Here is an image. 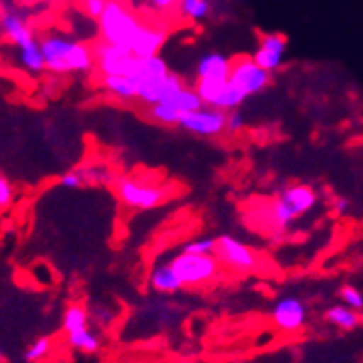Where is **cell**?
<instances>
[{
    "label": "cell",
    "mask_w": 363,
    "mask_h": 363,
    "mask_svg": "<svg viewBox=\"0 0 363 363\" xmlns=\"http://www.w3.org/2000/svg\"><path fill=\"white\" fill-rule=\"evenodd\" d=\"M47 71L54 74H78L95 67L93 48L63 34H47L39 39Z\"/></svg>",
    "instance_id": "6da1fadb"
},
{
    "label": "cell",
    "mask_w": 363,
    "mask_h": 363,
    "mask_svg": "<svg viewBox=\"0 0 363 363\" xmlns=\"http://www.w3.org/2000/svg\"><path fill=\"white\" fill-rule=\"evenodd\" d=\"M96 23H99V34H101L102 41L125 48L130 52H132L139 32L143 28V23L125 4H121L117 0H108L104 13Z\"/></svg>",
    "instance_id": "7a4b0ae2"
},
{
    "label": "cell",
    "mask_w": 363,
    "mask_h": 363,
    "mask_svg": "<svg viewBox=\"0 0 363 363\" xmlns=\"http://www.w3.org/2000/svg\"><path fill=\"white\" fill-rule=\"evenodd\" d=\"M319 196L315 189L304 184H293L278 193V196L269 206V217L278 228H287L293 220L306 216L315 208Z\"/></svg>",
    "instance_id": "3957f363"
},
{
    "label": "cell",
    "mask_w": 363,
    "mask_h": 363,
    "mask_svg": "<svg viewBox=\"0 0 363 363\" xmlns=\"http://www.w3.org/2000/svg\"><path fill=\"white\" fill-rule=\"evenodd\" d=\"M171 265L177 271L184 287L201 286V284L210 282L219 272L217 256H199V254L182 252L171 259Z\"/></svg>",
    "instance_id": "277c9868"
},
{
    "label": "cell",
    "mask_w": 363,
    "mask_h": 363,
    "mask_svg": "<svg viewBox=\"0 0 363 363\" xmlns=\"http://www.w3.org/2000/svg\"><path fill=\"white\" fill-rule=\"evenodd\" d=\"M195 89L202 99V102H204V106L226 111V113L232 110H238L247 99L232 82L219 80V78H201V80H196Z\"/></svg>",
    "instance_id": "5b68a950"
},
{
    "label": "cell",
    "mask_w": 363,
    "mask_h": 363,
    "mask_svg": "<svg viewBox=\"0 0 363 363\" xmlns=\"http://www.w3.org/2000/svg\"><path fill=\"white\" fill-rule=\"evenodd\" d=\"M115 189L119 201L132 210H152L167 199V189L162 186H147L134 178H119Z\"/></svg>",
    "instance_id": "8992f818"
},
{
    "label": "cell",
    "mask_w": 363,
    "mask_h": 363,
    "mask_svg": "<svg viewBox=\"0 0 363 363\" xmlns=\"http://www.w3.org/2000/svg\"><path fill=\"white\" fill-rule=\"evenodd\" d=\"M93 54L95 67L101 77H130L138 63V56L130 50L106 43L102 39L93 47Z\"/></svg>",
    "instance_id": "52a82bcc"
},
{
    "label": "cell",
    "mask_w": 363,
    "mask_h": 363,
    "mask_svg": "<svg viewBox=\"0 0 363 363\" xmlns=\"http://www.w3.org/2000/svg\"><path fill=\"white\" fill-rule=\"evenodd\" d=\"M247 99L262 93L271 82V72L262 69L254 57H238L232 65V72L228 78Z\"/></svg>",
    "instance_id": "ba28073f"
},
{
    "label": "cell",
    "mask_w": 363,
    "mask_h": 363,
    "mask_svg": "<svg viewBox=\"0 0 363 363\" xmlns=\"http://www.w3.org/2000/svg\"><path fill=\"white\" fill-rule=\"evenodd\" d=\"M178 126L199 138H217L226 132V111L202 106L201 110L182 115Z\"/></svg>",
    "instance_id": "9c48e42d"
},
{
    "label": "cell",
    "mask_w": 363,
    "mask_h": 363,
    "mask_svg": "<svg viewBox=\"0 0 363 363\" xmlns=\"http://www.w3.org/2000/svg\"><path fill=\"white\" fill-rule=\"evenodd\" d=\"M216 256L220 263H225L226 267L238 272H250L258 263L256 254L252 252L250 247L228 234L217 238Z\"/></svg>",
    "instance_id": "30bf717a"
},
{
    "label": "cell",
    "mask_w": 363,
    "mask_h": 363,
    "mask_svg": "<svg viewBox=\"0 0 363 363\" xmlns=\"http://www.w3.org/2000/svg\"><path fill=\"white\" fill-rule=\"evenodd\" d=\"M0 30H2V38L10 45H13L17 50L34 47L39 43V39L35 38L34 30L30 28L26 17L17 8H4L2 17H0Z\"/></svg>",
    "instance_id": "8fae6325"
},
{
    "label": "cell",
    "mask_w": 363,
    "mask_h": 363,
    "mask_svg": "<svg viewBox=\"0 0 363 363\" xmlns=\"http://www.w3.org/2000/svg\"><path fill=\"white\" fill-rule=\"evenodd\" d=\"M272 323L278 330H282L286 334H293L304 328L308 319L306 304L298 296H282L280 301L272 306L271 311Z\"/></svg>",
    "instance_id": "7c38bea8"
},
{
    "label": "cell",
    "mask_w": 363,
    "mask_h": 363,
    "mask_svg": "<svg viewBox=\"0 0 363 363\" xmlns=\"http://www.w3.org/2000/svg\"><path fill=\"white\" fill-rule=\"evenodd\" d=\"M287 50V39L282 34H262L256 52L252 54L254 62L267 72H274L284 65Z\"/></svg>",
    "instance_id": "4fadbf2b"
},
{
    "label": "cell",
    "mask_w": 363,
    "mask_h": 363,
    "mask_svg": "<svg viewBox=\"0 0 363 363\" xmlns=\"http://www.w3.org/2000/svg\"><path fill=\"white\" fill-rule=\"evenodd\" d=\"M182 87H186L184 86V80L178 74H174V72H169L165 77L158 78V80L147 82V84L139 87L138 99L145 106H154L158 104V102L169 101Z\"/></svg>",
    "instance_id": "5bb4252c"
},
{
    "label": "cell",
    "mask_w": 363,
    "mask_h": 363,
    "mask_svg": "<svg viewBox=\"0 0 363 363\" xmlns=\"http://www.w3.org/2000/svg\"><path fill=\"white\" fill-rule=\"evenodd\" d=\"M234 62L228 56L220 52H210L196 62V78H219V80H228L232 72Z\"/></svg>",
    "instance_id": "9a60e30c"
},
{
    "label": "cell",
    "mask_w": 363,
    "mask_h": 363,
    "mask_svg": "<svg viewBox=\"0 0 363 363\" xmlns=\"http://www.w3.org/2000/svg\"><path fill=\"white\" fill-rule=\"evenodd\" d=\"M165 41H167V34L163 30L143 24V28L139 32L134 47H132V54L138 57L160 56V50L165 45Z\"/></svg>",
    "instance_id": "2e32d148"
},
{
    "label": "cell",
    "mask_w": 363,
    "mask_h": 363,
    "mask_svg": "<svg viewBox=\"0 0 363 363\" xmlns=\"http://www.w3.org/2000/svg\"><path fill=\"white\" fill-rule=\"evenodd\" d=\"M169 72L171 71H169L167 62H165L162 56L138 57L134 72H132L128 78H132V82L138 86V93H139V87L143 86V84L158 80V78L165 77V74H169Z\"/></svg>",
    "instance_id": "e0dca14e"
},
{
    "label": "cell",
    "mask_w": 363,
    "mask_h": 363,
    "mask_svg": "<svg viewBox=\"0 0 363 363\" xmlns=\"http://www.w3.org/2000/svg\"><path fill=\"white\" fill-rule=\"evenodd\" d=\"M148 282H150V287H152L154 291L158 293H177L178 289L184 287L180 282V278H178L177 271L172 269L171 262L154 265V269L150 271Z\"/></svg>",
    "instance_id": "ac0fdd59"
},
{
    "label": "cell",
    "mask_w": 363,
    "mask_h": 363,
    "mask_svg": "<svg viewBox=\"0 0 363 363\" xmlns=\"http://www.w3.org/2000/svg\"><path fill=\"white\" fill-rule=\"evenodd\" d=\"M326 323H330L335 328L343 330V332H350V330H356L362 323V317L356 310L345 306V304H335V306L328 308L325 313Z\"/></svg>",
    "instance_id": "d6986e66"
},
{
    "label": "cell",
    "mask_w": 363,
    "mask_h": 363,
    "mask_svg": "<svg viewBox=\"0 0 363 363\" xmlns=\"http://www.w3.org/2000/svg\"><path fill=\"white\" fill-rule=\"evenodd\" d=\"M101 86L108 95L119 101H134L138 99V86L128 77H101Z\"/></svg>",
    "instance_id": "ffe728a7"
},
{
    "label": "cell",
    "mask_w": 363,
    "mask_h": 363,
    "mask_svg": "<svg viewBox=\"0 0 363 363\" xmlns=\"http://www.w3.org/2000/svg\"><path fill=\"white\" fill-rule=\"evenodd\" d=\"M177 11L182 19L191 21V23H202L210 17L211 6L210 0H180Z\"/></svg>",
    "instance_id": "44dd1931"
},
{
    "label": "cell",
    "mask_w": 363,
    "mask_h": 363,
    "mask_svg": "<svg viewBox=\"0 0 363 363\" xmlns=\"http://www.w3.org/2000/svg\"><path fill=\"white\" fill-rule=\"evenodd\" d=\"M67 345L71 349L80 350L84 354H95L101 349V340L93 330L84 328L74 332V334H67Z\"/></svg>",
    "instance_id": "7402d4cb"
},
{
    "label": "cell",
    "mask_w": 363,
    "mask_h": 363,
    "mask_svg": "<svg viewBox=\"0 0 363 363\" xmlns=\"http://www.w3.org/2000/svg\"><path fill=\"white\" fill-rule=\"evenodd\" d=\"M87 323H89V313L80 304H71V306H67L65 313H63V330H65V334H74L78 330L87 328Z\"/></svg>",
    "instance_id": "603a6c76"
},
{
    "label": "cell",
    "mask_w": 363,
    "mask_h": 363,
    "mask_svg": "<svg viewBox=\"0 0 363 363\" xmlns=\"http://www.w3.org/2000/svg\"><path fill=\"white\" fill-rule=\"evenodd\" d=\"M148 117L154 121V123H158V125H180L182 113H178L174 108L167 104V102H158V104L148 106Z\"/></svg>",
    "instance_id": "cb8c5ba5"
},
{
    "label": "cell",
    "mask_w": 363,
    "mask_h": 363,
    "mask_svg": "<svg viewBox=\"0 0 363 363\" xmlns=\"http://www.w3.org/2000/svg\"><path fill=\"white\" fill-rule=\"evenodd\" d=\"M217 238H199L182 247V252L199 254V256H216Z\"/></svg>",
    "instance_id": "d4e9b609"
},
{
    "label": "cell",
    "mask_w": 363,
    "mask_h": 363,
    "mask_svg": "<svg viewBox=\"0 0 363 363\" xmlns=\"http://www.w3.org/2000/svg\"><path fill=\"white\" fill-rule=\"evenodd\" d=\"M52 350V341L50 337H39L34 343L30 345L28 349L24 350V359L28 363H38L43 358H47Z\"/></svg>",
    "instance_id": "484cf974"
},
{
    "label": "cell",
    "mask_w": 363,
    "mask_h": 363,
    "mask_svg": "<svg viewBox=\"0 0 363 363\" xmlns=\"http://www.w3.org/2000/svg\"><path fill=\"white\" fill-rule=\"evenodd\" d=\"M340 298L343 301L345 306L352 308V310L356 311L363 310V293L359 291L358 287L343 286L340 289Z\"/></svg>",
    "instance_id": "4316f807"
},
{
    "label": "cell",
    "mask_w": 363,
    "mask_h": 363,
    "mask_svg": "<svg viewBox=\"0 0 363 363\" xmlns=\"http://www.w3.org/2000/svg\"><path fill=\"white\" fill-rule=\"evenodd\" d=\"M108 0H82V10L86 11L87 17L99 21L101 15L104 13Z\"/></svg>",
    "instance_id": "83f0119b"
},
{
    "label": "cell",
    "mask_w": 363,
    "mask_h": 363,
    "mask_svg": "<svg viewBox=\"0 0 363 363\" xmlns=\"http://www.w3.org/2000/svg\"><path fill=\"white\" fill-rule=\"evenodd\" d=\"M245 126V117L239 110H232L226 113V132L228 134H239Z\"/></svg>",
    "instance_id": "f1b7e54d"
},
{
    "label": "cell",
    "mask_w": 363,
    "mask_h": 363,
    "mask_svg": "<svg viewBox=\"0 0 363 363\" xmlns=\"http://www.w3.org/2000/svg\"><path fill=\"white\" fill-rule=\"evenodd\" d=\"M84 182H86L84 180V174H80L78 171H69L60 177L57 184L65 187V189H78V187L84 186Z\"/></svg>",
    "instance_id": "f546056e"
},
{
    "label": "cell",
    "mask_w": 363,
    "mask_h": 363,
    "mask_svg": "<svg viewBox=\"0 0 363 363\" xmlns=\"http://www.w3.org/2000/svg\"><path fill=\"white\" fill-rule=\"evenodd\" d=\"M13 201V187L6 177H0V208L8 210Z\"/></svg>",
    "instance_id": "4dcf8cb0"
},
{
    "label": "cell",
    "mask_w": 363,
    "mask_h": 363,
    "mask_svg": "<svg viewBox=\"0 0 363 363\" xmlns=\"http://www.w3.org/2000/svg\"><path fill=\"white\" fill-rule=\"evenodd\" d=\"M178 2H180V0H148L150 8L156 11H162V13H165V11H171V10H177Z\"/></svg>",
    "instance_id": "1f68e13d"
},
{
    "label": "cell",
    "mask_w": 363,
    "mask_h": 363,
    "mask_svg": "<svg viewBox=\"0 0 363 363\" xmlns=\"http://www.w3.org/2000/svg\"><path fill=\"white\" fill-rule=\"evenodd\" d=\"M332 208H334L337 216H345L350 210V201L347 196H335L334 202H332Z\"/></svg>",
    "instance_id": "d6a6232c"
},
{
    "label": "cell",
    "mask_w": 363,
    "mask_h": 363,
    "mask_svg": "<svg viewBox=\"0 0 363 363\" xmlns=\"http://www.w3.org/2000/svg\"><path fill=\"white\" fill-rule=\"evenodd\" d=\"M30 2H45V0H30Z\"/></svg>",
    "instance_id": "836d02e7"
},
{
    "label": "cell",
    "mask_w": 363,
    "mask_h": 363,
    "mask_svg": "<svg viewBox=\"0 0 363 363\" xmlns=\"http://www.w3.org/2000/svg\"><path fill=\"white\" fill-rule=\"evenodd\" d=\"M186 363H199V362H186Z\"/></svg>",
    "instance_id": "e575fe53"
}]
</instances>
